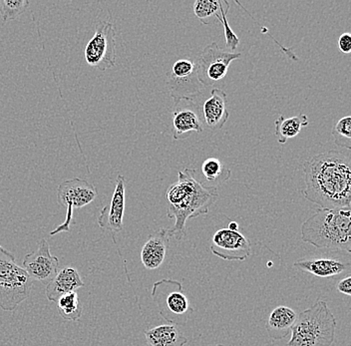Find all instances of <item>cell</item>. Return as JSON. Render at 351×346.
<instances>
[{
    "label": "cell",
    "instance_id": "cell-1",
    "mask_svg": "<svg viewBox=\"0 0 351 346\" xmlns=\"http://www.w3.org/2000/svg\"><path fill=\"white\" fill-rule=\"evenodd\" d=\"M350 152L329 151L304 163V198L320 209H350L351 206Z\"/></svg>",
    "mask_w": 351,
    "mask_h": 346
},
{
    "label": "cell",
    "instance_id": "cell-2",
    "mask_svg": "<svg viewBox=\"0 0 351 346\" xmlns=\"http://www.w3.org/2000/svg\"><path fill=\"white\" fill-rule=\"evenodd\" d=\"M218 198L217 188L199 182L195 169L180 171L178 181L166 193L167 214L175 220L174 227L167 230L169 238L176 236L182 240L186 236V221L207 214L208 208Z\"/></svg>",
    "mask_w": 351,
    "mask_h": 346
},
{
    "label": "cell",
    "instance_id": "cell-3",
    "mask_svg": "<svg viewBox=\"0 0 351 346\" xmlns=\"http://www.w3.org/2000/svg\"><path fill=\"white\" fill-rule=\"evenodd\" d=\"M350 209L317 210L302 223V240L318 249L351 251Z\"/></svg>",
    "mask_w": 351,
    "mask_h": 346
},
{
    "label": "cell",
    "instance_id": "cell-4",
    "mask_svg": "<svg viewBox=\"0 0 351 346\" xmlns=\"http://www.w3.org/2000/svg\"><path fill=\"white\" fill-rule=\"evenodd\" d=\"M337 319L324 301L298 314L287 346H331L335 341Z\"/></svg>",
    "mask_w": 351,
    "mask_h": 346
},
{
    "label": "cell",
    "instance_id": "cell-5",
    "mask_svg": "<svg viewBox=\"0 0 351 346\" xmlns=\"http://www.w3.org/2000/svg\"><path fill=\"white\" fill-rule=\"evenodd\" d=\"M34 280L19 266L13 254L0 246V308L14 312L29 297Z\"/></svg>",
    "mask_w": 351,
    "mask_h": 346
},
{
    "label": "cell",
    "instance_id": "cell-6",
    "mask_svg": "<svg viewBox=\"0 0 351 346\" xmlns=\"http://www.w3.org/2000/svg\"><path fill=\"white\" fill-rule=\"evenodd\" d=\"M152 299L159 308L160 315L170 324L184 325L194 312L178 280L164 279L155 282Z\"/></svg>",
    "mask_w": 351,
    "mask_h": 346
},
{
    "label": "cell",
    "instance_id": "cell-7",
    "mask_svg": "<svg viewBox=\"0 0 351 346\" xmlns=\"http://www.w3.org/2000/svg\"><path fill=\"white\" fill-rule=\"evenodd\" d=\"M98 192L93 184L86 180L74 178L62 182L57 189V201L67 209L64 223L49 234L55 236L60 233H69L70 225L73 222V211L86 207L95 200Z\"/></svg>",
    "mask_w": 351,
    "mask_h": 346
},
{
    "label": "cell",
    "instance_id": "cell-8",
    "mask_svg": "<svg viewBox=\"0 0 351 346\" xmlns=\"http://www.w3.org/2000/svg\"><path fill=\"white\" fill-rule=\"evenodd\" d=\"M84 57L89 66L106 71L116 64V32L109 21H98L95 32L85 46Z\"/></svg>",
    "mask_w": 351,
    "mask_h": 346
},
{
    "label": "cell",
    "instance_id": "cell-9",
    "mask_svg": "<svg viewBox=\"0 0 351 346\" xmlns=\"http://www.w3.org/2000/svg\"><path fill=\"white\" fill-rule=\"evenodd\" d=\"M240 57L241 53L223 50L216 42L206 46L201 54L195 58L199 82L206 88L214 86L215 83L227 76L230 63Z\"/></svg>",
    "mask_w": 351,
    "mask_h": 346
},
{
    "label": "cell",
    "instance_id": "cell-10",
    "mask_svg": "<svg viewBox=\"0 0 351 346\" xmlns=\"http://www.w3.org/2000/svg\"><path fill=\"white\" fill-rule=\"evenodd\" d=\"M168 86L173 99L195 98L207 89L197 78L195 59H179L176 61L168 74Z\"/></svg>",
    "mask_w": 351,
    "mask_h": 346
},
{
    "label": "cell",
    "instance_id": "cell-11",
    "mask_svg": "<svg viewBox=\"0 0 351 346\" xmlns=\"http://www.w3.org/2000/svg\"><path fill=\"white\" fill-rule=\"evenodd\" d=\"M210 251L221 260L243 262L252 255V245L240 232L223 227L213 236Z\"/></svg>",
    "mask_w": 351,
    "mask_h": 346
},
{
    "label": "cell",
    "instance_id": "cell-12",
    "mask_svg": "<svg viewBox=\"0 0 351 346\" xmlns=\"http://www.w3.org/2000/svg\"><path fill=\"white\" fill-rule=\"evenodd\" d=\"M33 280L47 286L58 273L59 260L50 253V246L45 238L39 242L38 247L25 256L22 264Z\"/></svg>",
    "mask_w": 351,
    "mask_h": 346
},
{
    "label": "cell",
    "instance_id": "cell-13",
    "mask_svg": "<svg viewBox=\"0 0 351 346\" xmlns=\"http://www.w3.org/2000/svg\"><path fill=\"white\" fill-rule=\"evenodd\" d=\"M174 104L172 134L175 140L186 139L193 132H203V124L194 98H176Z\"/></svg>",
    "mask_w": 351,
    "mask_h": 346
},
{
    "label": "cell",
    "instance_id": "cell-14",
    "mask_svg": "<svg viewBox=\"0 0 351 346\" xmlns=\"http://www.w3.org/2000/svg\"><path fill=\"white\" fill-rule=\"evenodd\" d=\"M195 100V99H194ZM196 102L199 119L204 129L216 131L223 128L230 117L227 94L223 90L213 88L210 95L201 104Z\"/></svg>",
    "mask_w": 351,
    "mask_h": 346
},
{
    "label": "cell",
    "instance_id": "cell-15",
    "mask_svg": "<svg viewBox=\"0 0 351 346\" xmlns=\"http://www.w3.org/2000/svg\"><path fill=\"white\" fill-rule=\"evenodd\" d=\"M125 193H126V180L119 175L116 180L115 190L109 205L101 210L97 219L99 227L104 231L112 233H120L123 231V219L125 212Z\"/></svg>",
    "mask_w": 351,
    "mask_h": 346
},
{
    "label": "cell",
    "instance_id": "cell-16",
    "mask_svg": "<svg viewBox=\"0 0 351 346\" xmlns=\"http://www.w3.org/2000/svg\"><path fill=\"white\" fill-rule=\"evenodd\" d=\"M169 238L168 232L165 229L150 234L141 251V262L145 268L154 271L164 264L170 240Z\"/></svg>",
    "mask_w": 351,
    "mask_h": 346
},
{
    "label": "cell",
    "instance_id": "cell-17",
    "mask_svg": "<svg viewBox=\"0 0 351 346\" xmlns=\"http://www.w3.org/2000/svg\"><path fill=\"white\" fill-rule=\"evenodd\" d=\"M85 286L78 271L72 267H65L46 286L45 295L48 301L57 302L66 293H73Z\"/></svg>",
    "mask_w": 351,
    "mask_h": 346
},
{
    "label": "cell",
    "instance_id": "cell-18",
    "mask_svg": "<svg viewBox=\"0 0 351 346\" xmlns=\"http://www.w3.org/2000/svg\"><path fill=\"white\" fill-rule=\"evenodd\" d=\"M149 346H184L188 338L177 324H162L144 332Z\"/></svg>",
    "mask_w": 351,
    "mask_h": 346
},
{
    "label": "cell",
    "instance_id": "cell-19",
    "mask_svg": "<svg viewBox=\"0 0 351 346\" xmlns=\"http://www.w3.org/2000/svg\"><path fill=\"white\" fill-rule=\"evenodd\" d=\"M295 269L304 273H311L318 277H332L341 275L350 269V264L332 258H313L298 260L293 264Z\"/></svg>",
    "mask_w": 351,
    "mask_h": 346
},
{
    "label": "cell",
    "instance_id": "cell-20",
    "mask_svg": "<svg viewBox=\"0 0 351 346\" xmlns=\"http://www.w3.org/2000/svg\"><path fill=\"white\" fill-rule=\"evenodd\" d=\"M298 319V313L289 306H280L274 308L269 314L267 330L274 341H280L291 334V328Z\"/></svg>",
    "mask_w": 351,
    "mask_h": 346
},
{
    "label": "cell",
    "instance_id": "cell-21",
    "mask_svg": "<svg viewBox=\"0 0 351 346\" xmlns=\"http://www.w3.org/2000/svg\"><path fill=\"white\" fill-rule=\"evenodd\" d=\"M309 122L307 116L304 114H300L298 116H293L291 118H285L284 115H280L274 122V134L278 143H287V140L295 138L300 134V131L304 127L308 126Z\"/></svg>",
    "mask_w": 351,
    "mask_h": 346
},
{
    "label": "cell",
    "instance_id": "cell-22",
    "mask_svg": "<svg viewBox=\"0 0 351 346\" xmlns=\"http://www.w3.org/2000/svg\"><path fill=\"white\" fill-rule=\"evenodd\" d=\"M57 308L59 314L65 321H77L82 315V306L76 291L62 295L57 301Z\"/></svg>",
    "mask_w": 351,
    "mask_h": 346
},
{
    "label": "cell",
    "instance_id": "cell-23",
    "mask_svg": "<svg viewBox=\"0 0 351 346\" xmlns=\"http://www.w3.org/2000/svg\"><path fill=\"white\" fill-rule=\"evenodd\" d=\"M202 174L210 183H223L228 181L230 176V169L223 167L221 162L217 158H208L202 164Z\"/></svg>",
    "mask_w": 351,
    "mask_h": 346
},
{
    "label": "cell",
    "instance_id": "cell-24",
    "mask_svg": "<svg viewBox=\"0 0 351 346\" xmlns=\"http://www.w3.org/2000/svg\"><path fill=\"white\" fill-rule=\"evenodd\" d=\"M28 0H0V14L3 23L15 21L27 10Z\"/></svg>",
    "mask_w": 351,
    "mask_h": 346
},
{
    "label": "cell",
    "instance_id": "cell-25",
    "mask_svg": "<svg viewBox=\"0 0 351 346\" xmlns=\"http://www.w3.org/2000/svg\"><path fill=\"white\" fill-rule=\"evenodd\" d=\"M333 140L337 146L346 148L350 151L351 149V117L346 116L337 121V123L333 126L331 131Z\"/></svg>",
    "mask_w": 351,
    "mask_h": 346
},
{
    "label": "cell",
    "instance_id": "cell-26",
    "mask_svg": "<svg viewBox=\"0 0 351 346\" xmlns=\"http://www.w3.org/2000/svg\"><path fill=\"white\" fill-rule=\"evenodd\" d=\"M229 2H228L227 8L223 10V2L219 1V12H221V13L217 14L216 17L219 23L223 24V30H225L226 47H227V49L230 50V52H234V50L238 48L239 45H240V38L232 32L229 23H228L227 13L229 12Z\"/></svg>",
    "mask_w": 351,
    "mask_h": 346
},
{
    "label": "cell",
    "instance_id": "cell-27",
    "mask_svg": "<svg viewBox=\"0 0 351 346\" xmlns=\"http://www.w3.org/2000/svg\"><path fill=\"white\" fill-rule=\"evenodd\" d=\"M219 1L213 0H197L194 3V13L203 24L208 23V18L219 14Z\"/></svg>",
    "mask_w": 351,
    "mask_h": 346
},
{
    "label": "cell",
    "instance_id": "cell-28",
    "mask_svg": "<svg viewBox=\"0 0 351 346\" xmlns=\"http://www.w3.org/2000/svg\"><path fill=\"white\" fill-rule=\"evenodd\" d=\"M339 47L340 51L344 54H350L351 52V35L348 32L340 35L339 39Z\"/></svg>",
    "mask_w": 351,
    "mask_h": 346
},
{
    "label": "cell",
    "instance_id": "cell-29",
    "mask_svg": "<svg viewBox=\"0 0 351 346\" xmlns=\"http://www.w3.org/2000/svg\"><path fill=\"white\" fill-rule=\"evenodd\" d=\"M337 291L343 295L350 297L351 295V277H346V279L340 280L337 284Z\"/></svg>",
    "mask_w": 351,
    "mask_h": 346
},
{
    "label": "cell",
    "instance_id": "cell-30",
    "mask_svg": "<svg viewBox=\"0 0 351 346\" xmlns=\"http://www.w3.org/2000/svg\"><path fill=\"white\" fill-rule=\"evenodd\" d=\"M228 229L230 230V231H239V229H240V225H239L238 223L230 222Z\"/></svg>",
    "mask_w": 351,
    "mask_h": 346
},
{
    "label": "cell",
    "instance_id": "cell-31",
    "mask_svg": "<svg viewBox=\"0 0 351 346\" xmlns=\"http://www.w3.org/2000/svg\"><path fill=\"white\" fill-rule=\"evenodd\" d=\"M210 346H223V345H210Z\"/></svg>",
    "mask_w": 351,
    "mask_h": 346
}]
</instances>
